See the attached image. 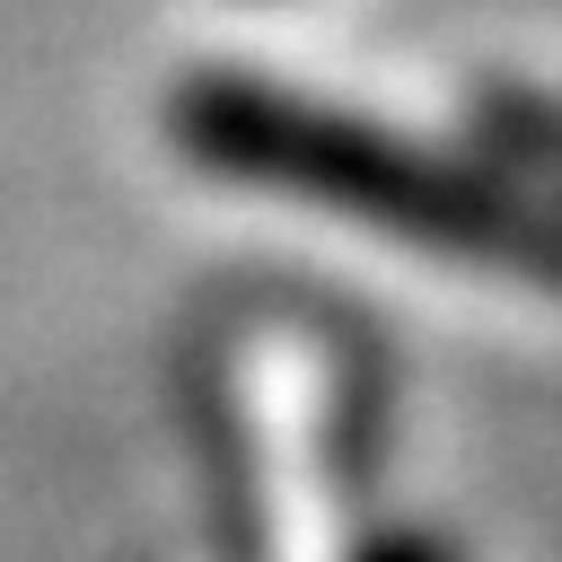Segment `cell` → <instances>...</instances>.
<instances>
[{"instance_id": "1", "label": "cell", "mask_w": 562, "mask_h": 562, "mask_svg": "<svg viewBox=\"0 0 562 562\" xmlns=\"http://www.w3.org/2000/svg\"><path fill=\"white\" fill-rule=\"evenodd\" d=\"M167 140L202 176L290 193L307 211L360 220L422 255L483 263L527 290H562V193L501 176L465 149H430L307 88L246 79V70H193L167 97Z\"/></svg>"}, {"instance_id": "2", "label": "cell", "mask_w": 562, "mask_h": 562, "mask_svg": "<svg viewBox=\"0 0 562 562\" xmlns=\"http://www.w3.org/2000/svg\"><path fill=\"white\" fill-rule=\"evenodd\" d=\"M474 132H483L527 184L562 193V97H553V88H509V79L474 88Z\"/></svg>"}, {"instance_id": "3", "label": "cell", "mask_w": 562, "mask_h": 562, "mask_svg": "<svg viewBox=\"0 0 562 562\" xmlns=\"http://www.w3.org/2000/svg\"><path fill=\"white\" fill-rule=\"evenodd\" d=\"M351 562H465L448 536H430V527H386V536H369Z\"/></svg>"}]
</instances>
